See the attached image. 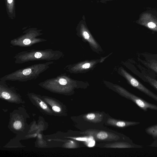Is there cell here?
Returning <instances> with one entry per match:
<instances>
[{
    "label": "cell",
    "mask_w": 157,
    "mask_h": 157,
    "mask_svg": "<svg viewBox=\"0 0 157 157\" xmlns=\"http://www.w3.org/2000/svg\"><path fill=\"white\" fill-rule=\"evenodd\" d=\"M7 14L11 19L15 17V0H5Z\"/></svg>",
    "instance_id": "5b68a950"
},
{
    "label": "cell",
    "mask_w": 157,
    "mask_h": 157,
    "mask_svg": "<svg viewBox=\"0 0 157 157\" xmlns=\"http://www.w3.org/2000/svg\"><path fill=\"white\" fill-rule=\"evenodd\" d=\"M147 82L152 87L157 90V80L148 76H145Z\"/></svg>",
    "instance_id": "ba28073f"
},
{
    "label": "cell",
    "mask_w": 157,
    "mask_h": 157,
    "mask_svg": "<svg viewBox=\"0 0 157 157\" xmlns=\"http://www.w3.org/2000/svg\"><path fill=\"white\" fill-rule=\"evenodd\" d=\"M95 143V142L94 140H92L89 142L88 144V146L90 147H93Z\"/></svg>",
    "instance_id": "9a60e30c"
},
{
    "label": "cell",
    "mask_w": 157,
    "mask_h": 157,
    "mask_svg": "<svg viewBox=\"0 0 157 157\" xmlns=\"http://www.w3.org/2000/svg\"><path fill=\"white\" fill-rule=\"evenodd\" d=\"M97 136L98 139L101 140H104L107 137L108 134L105 132H101L97 134Z\"/></svg>",
    "instance_id": "9c48e42d"
},
{
    "label": "cell",
    "mask_w": 157,
    "mask_h": 157,
    "mask_svg": "<svg viewBox=\"0 0 157 157\" xmlns=\"http://www.w3.org/2000/svg\"><path fill=\"white\" fill-rule=\"evenodd\" d=\"M95 117V115L93 113H89L86 116V118L90 120H92L94 119Z\"/></svg>",
    "instance_id": "7c38bea8"
},
{
    "label": "cell",
    "mask_w": 157,
    "mask_h": 157,
    "mask_svg": "<svg viewBox=\"0 0 157 157\" xmlns=\"http://www.w3.org/2000/svg\"><path fill=\"white\" fill-rule=\"evenodd\" d=\"M39 104L40 106L43 109L46 110L47 109L48 107L46 104L43 101H39Z\"/></svg>",
    "instance_id": "8fae6325"
},
{
    "label": "cell",
    "mask_w": 157,
    "mask_h": 157,
    "mask_svg": "<svg viewBox=\"0 0 157 157\" xmlns=\"http://www.w3.org/2000/svg\"><path fill=\"white\" fill-rule=\"evenodd\" d=\"M122 72L124 77L132 86L149 96H151L152 95V91L127 72L124 70H122Z\"/></svg>",
    "instance_id": "277c9868"
},
{
    "label": "cell",
    "mask_w": 157,
    "mask_h": 157,
    "mask_svg": "<svg viewBox=\"0 0 157 157\" xmlns=\"http://www.w3.org/2000/svg\"><path fill=\"white\" fill-rule=\"evenodd\" d=\"M145 66L157 73V60L154 59L149 60L144 63Z\"/></svg>",
    "instance_id": "52a82bcc"
},
{
    "label": "cell",
    "mask_w": 157,
    "mask_h": 157,
    "mask_svg": "<svg viewBox=\"0 0 157 157\" xmlns=\"http://www.w3.org/2000/svg\"><path fill=\"white\" fill-rule=\"evenodd\" d=\"M76 140L80 141H84L87 140V139L86 138H76Z\"/></svg>",
    "instance_id": "2e32d148"
},
{
    "label": "cell",
    "mask_w": 157,
    "mask_h": 157,
    "mask_svg": "<svg viewBox=\"0 0 157 157\" xmlns=\"http://www.w3.org/2000/svg\"><path fill=\"white\" fill-rule=\"evenodd\" d=\"M53 110L56 112L59 113L61 111V109L59 107L56 105H54L52 107Z\"/></svg>",
    "instance_id": "4fadbf2b"
},
{
    "label": "cell",
    "mask_w": 157,
    "mask_h": 157,
    "mask_svg": "<svg viewBox=\"0 0 157 157\" xmlns=\"http://www.w3.org/2000/svg\"><path fill=\"white\" fill-rule=\"evenodd\" d=\"M145 131L154 138H157V124L148 127L145 129Z\"/></svg>",
    "instance_id": "8992f818"
},
{
    "label": "cell",
    "mask_w": 157,
    "mask_h": 157,
    "mask_svg": "<svg viewBox=\"0 0 157 157\" xmlns=\"http://www.w3.org/2000/svg\"><path fill=\"white\" fill-rule=\"evenodd\" d=\"M42 29L30 28L24 30L21 35L11 40L10 44L12 46L21 47H29L47 41V40L39 36L43 34Z\"/></svg>",
    "instance_id": "3957f363"
},
{
    "label": "cell",
    "mask_w": 157,
    "mask_h": 157,
    "mask_svg": "<svg viewBox=\"0 0 157 157\" xmlns=\"http://www.w3.org/2000/svg\"><path fill=\"white\" fill-rule=\"evenodd\" d=\"M63 56V53L59 50L51 48L35 49L18 52L15 54L13 58L15 59V63L20 64L35 61L57 60Z\"/></svg>",
    "instance_id": "7a4b0ae2"
},
{
    "label": "cell",
    "mask_w": 157,
    "mask_h": 157,
    "mask_svg": "<svg viewBox=\"0 0 157 157\" xmlns=\"http://www.w3.org/2000/svg\"><path fill=\"white\" fill-rule=\"evenodd\" d=\"M90 66V64L89 63H86L82 66V68L83 69L89 68Z\"/></svg>",
    "instance_id": "5bb4252c"
},
{
    "label": "cell",
    "mask_w": 157,
    "mask_h": 157,
    "mask_svg": "<svg viewBox=\"0 0 157 157\" xmlns=\"http://www.w3.org/2000/svg\"><path fill=\"white\" fill-rule=\"evenodd\" d=\"M21 122L19 121H15L13 124V127L16 130L20 129L22 127Z\"/></svg>",
    "instance_id": "30bf717a"
},
{
    "label": "cell",
    "mask_w": 157,
    "mask_h": 157,
    "mask_svg": "<svg viewBox=\"0 0 157 157\" xmlns=\"http://www.w3.org/2000/svg\"><path fill=\"white\" fill-rule=\"evenodd\" d=\"M54 62L53 61H52L31 65L1 77L0 80L4 81H18L20 82L34 80L48 69L50 66Z\"/></svg>",
    "instance_id": "6da1fadb"
}]
</instances>
